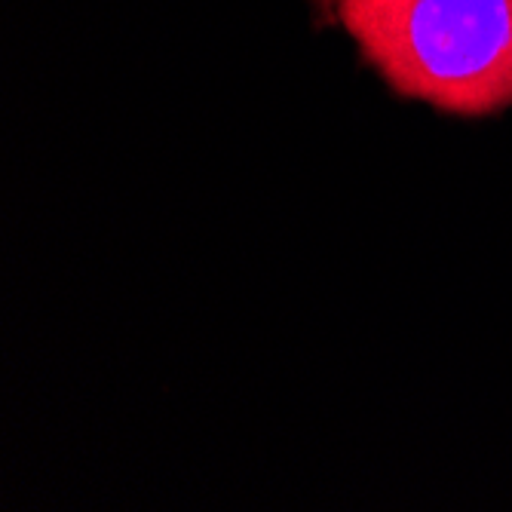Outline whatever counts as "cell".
<instances>
[{"label": "cell", "mask_w": 512, "mask_h": 512, "mask_svg": "<svg viewBox=\"0 0 512 512\" xmlns=\"http://www.w3.org/2000/svg\"><path fill=\"white\" fill-rule=\"evenodd\" d=\"M332 16L399 96L460 117L512 108V0H335Z\"/></svg>", "instance_id": "obj_1"}, {"label": "cell", "mask_w": 512, "mask_h": 512, "mask_svg": "<svg viewBox=\"0 0 512 512\" xmlns=\"http://www.w3.org/2000/svg\"><path fill=\"white\" fill-rule=\"evenodd\" d=\"M322 4H325V7H329V10H332V7H335V0H322Z\"/></svg>", "instance_id": "obj_2"}]
</instances>
